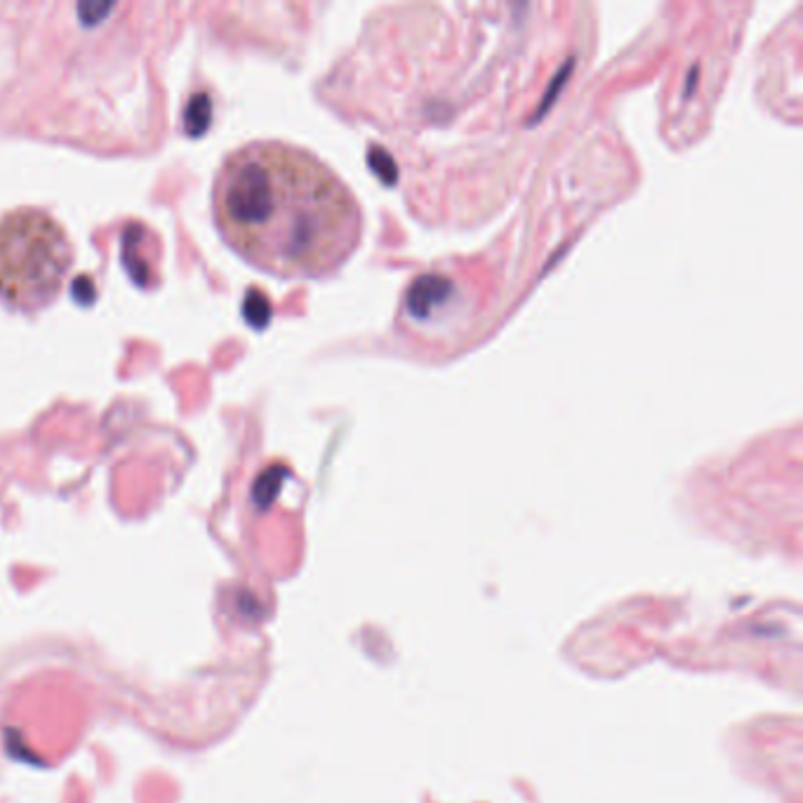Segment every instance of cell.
Masks as SVG:
<instances>
[{
  "mask_svg": "<svg viewBox=\"0 0 803 803\" xmlns=\"http://www.w3.org/2000/svg\"><path fill=\"white\" fill-rule=\"evenodd\" d=\"M212 219L238 257L278 278H326L364 236V210L345 179L280 139H257L222 160Z\"/></svg>",
  "mask_w": 803,
  "mask_h": 803,
  "instance_id": "6da1fadb",
  "label": "cell"
},
{
  "mask_svg": "<svg viewBox=\"0 0 803 803\" xmlns=\"http://www.w3.org/2000/svg\"><path fill=\"white\" fill-rule=\"evenodd\" d=\"M73 267L67 229L40 208L0 217V303L22 314L50 307Z\"/></svg>",
  "mask_w": 803,
  "mask_h": 803,
  "instance_id": "7a4b0ae2",
  "label": "cell"
}]
</instances>
